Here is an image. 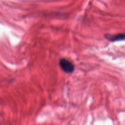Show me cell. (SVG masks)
<instances>
[{"label": "cell", "mask_w": 125, "mask_h": 125, "mask_svg": "<svg viewBox=\"0 0 125 125\" xmlns=\"http://www.w3.org/2000/svg\"><path fill=\"white\" fill-rule=\"evenodd\" d=\"M59 65L61 68L66 73H72L75 70L73 63L65 58H62L60 60Z\"/></svg>", "instance_id": "cell-1"}, {"label": "cell", "mask_w": 125, "mask_h": 125, "mask_svg": "<svg viewBox=\"0 0 125 125\" xmlns=\"http://www.w3.org/2000/svg\"><path fill=\"white\" fill-rule=\"evenodd\" d=\"M104 37L107 40L112 42L125 40V33H120L116 35L105 34Z\"/></svg>", "instance_id": "cell-2"}]
</instances>
